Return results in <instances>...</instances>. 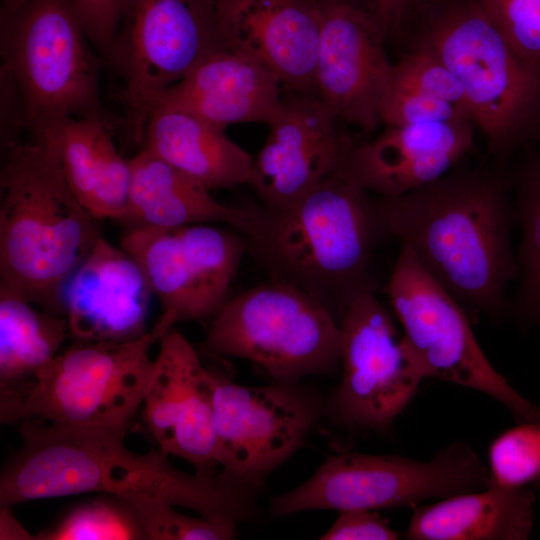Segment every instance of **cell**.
<instances>
[{
    "label": "cell",
    "mask_w": 540,
    "mask_h": 540,
    "mask_svg": "<svg viewBox=\"0 0 540 540\" xmlns=\"http://www.w3.org/2000/svg\"><path fill=\"white\" fill-rule=\"evenodd\" d=\"M534 491L499 485L413 506L412 540H526L534 524Z\"/></svg>",
    "instance_id": "7402d4cb"
},
{
    "label": "cell",
    "mask_w": 540,
    "mask_h": 540,
    "mask_svg": "<svg viewBox=\"0 0 540 540\" xmlns=\"http://www.w3.org/2000/svg\"><path fill=\"white\" fill-rule=\"evenodd\" d=\"M129 163L128 220L161 228L217 222L241 234L246 230L247 205L233 207L218 202L210 190L146 148Z\"/></svg>",
    "instance_id": "603a6c76"
},
{
    "label": "cell",
    "mask_w": 540,
    "mask_h": 540,
    "mask_svg": "<svg viewBox=\"0 0 540 540\" xmlns=\"http://www.w3.org/2000/svg\"><path fill=\"white\" fill-rule=\"evenodd\" d=\"M403 331V344L424 378H437L482 392L504 405L517 422L540 418L481 349L461 305L425 270L413 250L401 245L383 289Z\"/></svg>",
    "instance_id": "8fae6325"
},
{
    "label": "cell",
    "mask_w": 540,
    "mask_h": 540,
    "mask_svg": "<svg viewBox=\"0 0 540 540\" xmlns=\"http://www.w3.org/2000/svg\"><path fill=\"white\" fill-rule=\"evenodd\" d=\"M474 127L469 120L387 126L351 144L339 169L373 195L401 196L449 173L472 150Z\"/></svg>",
    "instance_id": "d6986e66"
},
{
    "label": "cell",
    "mask_w": 540,
    "mask_h": 540,
    "mask_svg": "<svg viewBox=\"0 0 540 540\" xmlns=\"http://www.w3.org/2000/svg\"><path fill=\"white\" fill-rule=\"evenodd\" d=\"M379 119L387 126L472 121L468 111L456 104L391 86L382 96Z\"/></svg>",
    "instance_id": "d6a6232c"
},
{
    "label": "cell",
    "mask_w": 540,
    "mask_h": 540,
    "mask_svg": "<svg viewBox=\"0 0 540 540\" xmlns=\"http://www.w3.org/2000/svg\"><path fill=\"white\" fill-rule=\"evenodd\" d=\"M1 140L6 150L17 143L16 136L27 127L26 110L21 93L9 71L1 65Z\"/></svg>",
    "instance_id": "8d00e7d4"
},
{
    "label": "cell",
    "mask_w": 540,
    "mask_h": 540,
    "mask_svg": "<svg viewBox=\"0 0 540 540\" xmlns=\"http://www.w3.org/2000/svg\"><path fill=\"white\" fill-rule=\"evenodd\" d=\"M110 118L69 117L34 140L57 157L71 190L94 218L128 220L131 170Z\"/></svg>",
    "instance_id": "44dd1931"
},
{
    "label": "cell",
    "mask_w": 540,
    "mask_h": 540,
    "mask_svg": "<svg viewBox=\"0 0 540 540\" xmlns=\"http://www.w3.org/2000/svg\"><path fill=\"white\" fill-rule=\"evenodd\" d=\"M169 454L190 462L197 473L216 474L217 436L212 401V372L175 428Z\"/></svg>",
    "instance_id": "f546056e"
},
{
    "label": "cell",
    "mask_w": 540,
    "mask_h": 540,
    "mask_svg": "<svg viewBox=\"0 0 540 540\" xmlns=\"http://www.w3.org/2000/svg\"><path fill=\"white\" fill-rule=\"evenodd\" d=\"M442 1L445 0H409V6H414L425 11Z\"/></svg>",
    "instance_id": "ab89813d"
},
{
    "label": "cell",
    "mask_w": 540,
    "mask_h": 540,
    "mask_svg": "<svg viewBox=\"0 0 540 540\" xmlns=\"http://www.w3.org/2000/svg\"><path fill=\"white\" fill-rule=\"evenodd\" d=\"M68 0H21L1 6L2 66L14 79L34 140L69 117L110 118L101 59Z\"/></svg>",
    "instance_id": "52a82bcc"
},
{
    "label": "cell",
    "mask_w": 540,
    "mask_h": 540,
    "mask_svg": "<svg viewBox=\"0 0 540 540\" xmlns=\"http://www.w3.org/2000/svg\"><path fill=\"white\" fill-rule=\"evenodd\" d=\"M317 95L288 92L268 124V137L253 159L249 184L261 204L287 208L342 164L350 143Z\"/></svg>",
    "instance_id": "2e32d148"
},
{
    "label": "cell",
    "mask_w": 540,
    "mask_h": 540,
    "mask_svg": "<svg viewBox=\"0 0 540 540\" xmlns=\"http://www.w3.org/2000/svg\"><path fill=\"white\" fill-rule=\"evenodd\" d=\"M282 87L280 79L260 64L221 49L170 87L156 110L184 112L222 130L239 123L268 125L281 106Z\"/></svg>",
    "instance_id": "ffe728a7"
},
{
    "label": "cell",
    "mask_w": 540,
    "mask_h": 540,
    "mask_svg": "<svg viewBox=\"0 0 540 540\" xmlns=\"http://www.w3.org/2000/svg\"><path fill=\"white\" fill-rule=\"evenodd\" d=\"M425 11L415 47L453 73L489 151L504 156L540 124V60L518 53L476 0H445Z\"/></svg>",
    "instance_id": "5b68a950"
},
{
    "label": "cell",
    "mask_w": 540,
    "mask_h": 540,
    "mask_svg": "<svg viewBox=\"0 0 540 540\" xmlns=\"http://www.w3.org/2000/svg\"><path fill=\"white\" fill-rule=\"evenodd\" d=\"M246 250L270 280L296 287L337 316L354 296L374 290L370 263L387 237L377 196L340 169L295 204H247Z\"/></svg>",
    "instance_id": "3957f363"
},
{
    "label": "cell",
    "mask_w": 540,
    "mask_h": 540,
    "mask_svg": "<svg viewBox=\"0 0 540 540\" xmlns=\"http://www.w3.org/2000/svg\"><path fill=\"white\" fill-rule=\"evenodd\" d=\"M221 49L216 0H129L104 57L122 79L124 126L133 143L143 142L166 91Z\"/></svg>",
    "instance_id": "30bf717a"
},
{
    "label": "cell",
    "mask_w": 540,
    "mask_h": 540,
    "mask_svg": "<svg viewBox=\"0 0 540 540\" xmlns=\"http://www.w3.org/2000/svg\"><path fill=\"white\" fill-rule=\"evenodd\" d=\"M337 320L342 375L325 410L336 424L351 432L385 434L425 378L374 290L354 296Z\"/></svg>",
    "instance_id": "7c38bea8"
},
{
    "label": "cell",
    "mask_w": 540,
    "mask_h": 540,
    "mask_svg": "<svg viewBox=\"0 0 540 540\" xmlns=\"http://www.w3.org/2000/svg\"><path fill=\"white\" fill-rule=\"evenodd\" d=\"M321 2L316 95L337 120L373 130L393 67L384 49L386 34L348 0Z\"/></svg>",
    "instance_id": "9a60e30c"
},
{
    "label": "cell",
    "mask_w": 540,
    "mask_h": 540,
    "mask_svg": "<svg viewBox=\"0 0 540 540\" xmlns=\"http://www.w3.org/2000/svg\"><path fill=\"white\" fill-rule=\"evenodd\" d=\"M487 468L489 485L540 491V418L499 434L489 446Z\"/></svg>",
    "instance_id": "f1b7e54d"
},
{
    "label": "cell",
    "mask_w": 540,
    "mask_h": 540,
    "mask_svg": "<svg viewBox=\"0 0 540 540\" xmlns=\"http://www.w3.org/2000/svg\"><path fill=\"white\" fill-rule=\"evenodd\" d=\"M202 348L249 360L276 382L293 383L337 370L341 331L323 303L270 280L228 299L214 316Z\"/></svg>",
    "instance_id": "ba28073f"
},
{
    "label": "cell",
    "mask_w": 540,
    "mask_h": 540,
    "mask_svg": "<svg viewBox=\"0 0 540 540\" xmlns=\"http://www.w3.org/2000/svg\"><path fill=\"white\" fill-rule=\"evenodd\" d=\"M33 305L0 289V389L51 361L69 332L65 318Z\"/></svg>",
    "instance_id": "484cf974"
},
{
    "label": "cell",
    "mask_w": 540,
    "mask_h": 540,
    "mask_svg": "<svg viewBox=\"0 0 540 540\" xmlns=\"http://www.w3.org/2000/svg\"><path fill=\"white\" fill-rule=\"evenodd\" d=\"M152 294L136 260L100 237L66 282L62 313L84 343L134 340L147 332Z\"/></svg>",
    "instance_id": "ac0fdd59"
},
{
    "label": "cell",
    "mask_w": 540,
    "mask_h": 540,
    "mask_svg": "<svg viewBox=\"0 0 540 540\" xmlns=\"http://www.w3.org/2000/svg\"><path fill=\"white\" fill-rule=\"evenodd\" d=\"M506 182L483 169L453 170L397 197L377 196L387 237L413 250L471 321L507 315L506 288L519 268Z\"/></svg>",
    "instance_id": "7a4b0ae2"
},
{
    "label": "cell",
    "mask_w": 540,
    "mask_h": 540,
    "mask_svg": "<svg viewBox=\"0 0 540 540\" xmlns=\"http://www.w3.org/2000/svg\"><path fill=\"white\" fill-rule=\"evenodd\" d=\"M159 344L144 397V419L160 449L168 455L175 428L206 384L209 371L190 342L173 328Z\"/></svg>",
    "instance_id": "d4e9b609"
},
{
    "label": "cell",
    "mask_w": 540,
    "mask_h": 540,
    "mask_svg": "<svg viewBox=\"0 0 540 540\" xmlns=\"http://www.w3.org/2000/svg\"><path fill=\"white\" fill-rule=\"evenodd\" d=\"M223 131L184 112L156 110L144 148L208 190L248 183L253 158Z\"/></svg>",
    "instance_id": "cb8c5ba5"
},
{
    "label": "cell",
    "mask_w": 540,
    "mask_h": 540,
    "mask_svg": "<svg viewBox=\"0 0 540 540\" xmlns=\"http://www.w3.org/2000/svg\"><path fill=\"white\" fill-rule=\"evenodd\" d=\"M387 86L447 101L468 111L457 78L439 59L418 47L393 64Z\"/></svg>",
    "instance_id": "4dcf8cb0"
},
{
    "label": "cell",
    "mask_w": 540,
    "mask_h": 540,
    "mask_svg": "<svg viewBox=\"0 0 540 540\" xmlns=\"http://www.w3.org/2000/svg\"><path fill=\"white\" fill-rule=\"evenodd\" d=\"M22 446L0 476V506L100 493L130 505L163 503L237 524L255 514V493L221 472L189 474L161 449L137 454L125 432L23 420Z\"/></svg>",
    "instance_id": "6da1fadb"
},
{
    "label": "cell",
    "mask_w": 540,
    "mask_h": 540,
    "mask_svg": "<svg viewBox=\"0 0 540 540\" xmlns=\"http://www.w3.org/2000/svg\"><path fill=\"white\" fill-rule=\"evenodd\" d=\"M399 533L375 510L339 511L333 525L320 537L322 540H396Z\"/></svg>",
    "instance_id": "d590c367"
},
{
    "label": "cell",
    "mask_w": 540,
    "mask_h": 540,
    "mask_svg": "<svg viewBox=\"0 0 540 540\" xmlns=\"http://www.w3.org/2000/svg\"><path fill=\"white\" fill-rule=\"evenodd\" d=\"M0 539L1 540H32V535L10 512L9 506H1L0 511Z\"/></svg>",
    "instance_id": "f35d334b"
},
{
    "label": "cell",
    "mask_w": 540,
    "mask_h": 540,
    "mask_svg": "<svg viewBox=\"0 0 540 540\" xmlns=\"http://www.w3.org/2000/svg\"><path fill=\"white\" fill-rule=\"evenodd\" d=\"M71 509L53 528L36 535L40 540L147 539L134 509L124 500L104 495Z\"/></svg>",
    "instance_id": "83f0119b"
},
{
    "label": "cell",
    "mask_w": 540,
    "mask_h": 540,
    "mask_svg": "<svg viewBox=\"0 0 540 540\" xmlns=\"http://www.w3.org/2000/svg\"><path fill=\"white\" fill-rule=\"evenodd\" d=\"M488 485L487 466L463 441L439 449L428 461L345 452L327 457L308 480L275 496L270 513L282 517L309 510L413 507Z\"/></svg>",
    "instance_id": "9c48e42d"
},
{
    "label": "cell",
    "mask_w": 540,
    "mask_h": 540,
    "mask_svg": "<svg viewBox=\"0 0 540 540\" xmlns=\"http://www.w3.org/2000/svg\"><path fill=\"white\" fill-rule=\"evenodd\" d=\"M121 248L139 264L175 323L215 316L247 252L242 234L205 224L137 225L125 233Z\"/></svg>",
    "instance_id": "5bb4252c"
},
{
    "label": "cell",
    "mask_w": 540,
    "mask_h": 540,
    "mask_svg": "<svg viewBox=\"0 0 540 540\" xmlns=\"http://www.w3.org/2000/svg\"><path fill=\"white\" fill-rule=\"evenodd\" d=\"M174 324L163 313L137 339L86 342L57 354L34 374L0 389L1 422L37 418L126 432L154 372L149 351Z\"/></svg>",
    "instance_id": "8992f818"
},
{
    "label": "cell",
    "mask_w": 540,
    "mask_h": 540,
    "mask_svg": "<svg viewBox=\"0 0 540 540\" xmlns=\"http://www.w3.org/2000/svg\"><path fill=\"white\" fill-rule=\"evenodd\" d=\"M370 15L387 35L397 31L409 8V0H348Z\"/></svg>",
    "instance_id": "74e56055"
},
{
    "label": "cell",
    "mask_w": 540,
    "mask_h": 540,
    "mask_svg": "<svg viewBox=\"0 0 540 540\" xmlns=\"http://www.w3.org/2000/svg\"><path fill=\"white\" fill-rule=\"evenodd\" d=\"M130 506L149 540H228L236 536L235 523L192 517L172 505L146 502Z\"/></svg>",
    "instance_id": "1f68e13d"
},
{
    "label": "cell",
    "mask_w": 540,
    "mask_h": 540,
    "mask_svg": "<svg viewBox=\"0 0 540 540\" xmlns=\"http://www.w3.org/2000/svg\"><path fill=\"white\" fill-rule=\"evenodd\" d=\"M0 190V289L59 315L66 282L101 237L94 217L36 141L5 150Z\"/></svg>",
    "instance_id": "277c9868"
},
{
    "label": "cell",
    "mask_w": 540,
    "mask_h": 540,
    "mask_svg": "<svg viewBox=\"0 0 540 540\" xmlns=\"http://www.w3.org/2000/svg\"><path fill=\"white\" fill-rule=\"evenodd\" d=\"M509 44L540 60V0H476Z\"/></svg>",
    "instance_id": "836d02e7"
},
{
    "label": "cell",
    "mask_w": 540,
    "mask_h": 540,
    "mask_svg": "<svg viewBox=\"0 0 540 540\" xmlns=\"http://www.w3.org/2000/svg\"><path fill=\"white\" fill-rule=\"evenodd\" d=\"M225 49L260 64L287 92L316 95L321 0H216Z\"/></svg>",
    "instance_id": "e0dca14e"
},
{
    "label": "cell",
    "mask_w": 540,
    "mask_h": 540,
    "mask_svg": "<svg viewBox=\"0 0 540 540\" xmlns=\"http://www.w3.org/2000/svg\"><path fill=\"white\" fill-rule=\"evenodd\" d=\"M92 45L103 55L120 25L129 0H68Z\"/></svg>",
    "instance_id": "e575fe53"
},
{
    "label": "cell",
    "mask_w": 540,
    "mask_h": 540,
    "mask_svg": "<svg viewBox=\"0 0 540 540\" xmlns=\"http://www.w3.org/2000/svg\"><path fill=\"white\" fill-rule=\"evenodd\" d=\"M21 0H1V6H6V5H13V4H16L18 2H20Z\"/></svg>",
    "instance_id": "60d3db41"
},
{
    "label": "cell",
    "mask_w": 540,
    "mask_h": 540,
    "mask_svg": "<svg viewBox=\"0 0 540 540\" xmlns=\"http://www.w3.org/2000/svg\"><path fill=\"white\" fill-rule=\"evenodd\" d=\"M217 464L238 485L258 491L304 443L325 405L297 382L243 386L212 373Z\"/></svg>",
    "instance_id": "4fadbf2b"
},
{
    "label": "cell",
    "mask_w": 540,
    "mask_h": 540,
    "mask_svg": "<svg viewBox=\"0 0 540 540\" xmlns=\"http://www.w3.org/2000/svg\"><path fill=\"white\" fill-rule=\"evenodd\" d=\"M515 195L514 214L521 229L519 285L507 315L540 327V151L518 173Z\"/></svg>",
    "instance_id": "4316f807"
}]
</instances>
